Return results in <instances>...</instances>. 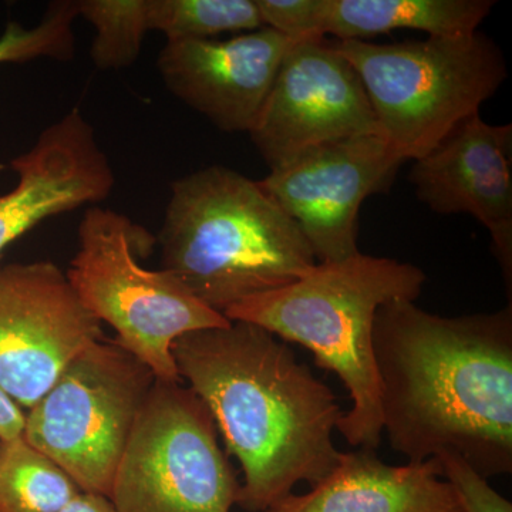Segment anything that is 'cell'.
I'll use <instances>...</instances> for the list:
<instances>
[{"instance_id":"1","label":"cell","mask_w":512,"mask_h":512,"mask_svg":"<svg viewBox=\"0 0 512 512\" xmlns=\"http://www.w3.org/2000/svg\"><path fill=\"white\" fill-rule=\"evenodd\" d=\"M383 431L409 463L448 451L484 478L512 473V305L434 315L387 303L373 325Z\"/></svg>"},{"instance_id":"2","label":"cell","mask_w":512,"mask_h":512,"mask_svg":"<svg viewBox=\"0 0 512 512\" xmlns=\"http://www.w3.org/2000/svg\"><path fill=\"white\" fill-rule=\"evenodd\" d=\"M181 379L212 414L242 467L237 505L265 512L336 467L333 433L343 417L332 389L288 343L248 322L195 330L171 346Z\"/></svg>"},{"instance_id":"3","label":"cell","mask_w":512,"mask_h":512,"mask_svg":"<svg viewBox=\"0 0 512 512\" xmlns=\"http://www.w3.org/2000/svg\"><path fill=\"white\" fill-rule=\"evenodd\" d=\"M158 244L161 269L222 315L318 264L301 229L258 181L225 165L174 181Z\"/></svg>"},{"instance_id":"4","label":"cell","mask_w":512,"mask_h":512,"mask_svg":"<svg viewBox=\"0 0 512 512\" xmlns=\"http://www.w3.org/2000/svg\"><path fill=\"white\" fill-rule=\"evenodd\" d=\"M426 281L419 266L359 252L318 262L298 281L245 299L224 316L298 343L320 369L335 373L352 399L339 433L350 446L375 451L383 434L373 350L376 312L387 303L416 302Z\"/></svg>"},{"instance_id":"5","label":"cell","mask_w":512,"mask_h":512,"mask_svg":"<svg viewBox=\"0 0 512 512\" xmlns=\"http://www.w3.org/2000/svg\"><path fill=\"white\" fill-rule=\"evenodd\" d=\"M335 45L362 80L380 136L403 161L426 156L480 114L508 77L500 47L478 30L387 45Z\"/></svg>"},{"instance_id":"6","label":"cell","mask_w":512,"mask_h":512,"mask_svg":"<svg viewBox=\"0 0 512 512\" xmlns=\"http://www.w3.org/2000/svg\"><path fill=\"white\" fill-rule=\"evenodd\" d=\"M156 239L110 208L92 207L79 225V251L66 272L83 305L116 330L117 343L161 382H181L171 346L185 335L231 320L198 301L165 269L138 262Z\"/></svg>"},{"instance_id":"7","label":"cell","mask_w":512,"mask_h":512,"mask_svg":"<svg viewBox=\"0 0 512 512\" xmlns=\"http://www.w3.org/2000/svg\"><path fill=\"white\" fill-rule=\"evenodd\" d=\"M156 376L103 338L63 370L25 414L22 436L83 493L110 498L124 450Z\"/></svg>"},{"instance_id":"8","label":"cell","mask_w":512,"mask_h":512,"mask_svg":"<svg viewBox=\"0 0 512 512\" xmlns=\"http://www.w3.org/2000/svg\"><path fill=\"white\" fill-rule=\"evenodd\" d=\"M239 488L208 407L181 382L156 380L114 477V510L231 512Z\"/></svg>"},{"instance_id":"9","label":"cell","mask_w":512,"mask_h":512,"mask_svg":"<svg viewBox=\"0 0 512 512\" xmlns=\"http://www.w3.org/2000/svg\"><path fill=\"white\" fill-rule=\"evenodd\" d=\"M104 338L101 322L50 261L0 268V389L35 406L80 353Z\"/></svg>"},{"instance_id":"10","label":"cell","mask_w":512,"mask_h":512,"mask_svg":"<svg viewBox=\"0 0 512 512\" xmlns=\"http://www.w3.org/2000/svg\"><path fill=\"white\" fill-rule=\"evenodd\" d=\"M372 134L379 127L359 74L323 36L296 40L249 131L269 170L311 148Z\"/></svg>"},{"instance_id":"11","label":"cell","mask_w":512,"mask_h":512,"mask_svg":"<svg viewBox=\"0 0 512 512\" xmlns=\"http://www.w3.org/2000/svg\"><path fill=\"white\" fill-rule=\"evenodd\" d=\"M403 163L380 134H372L311 148L258 184L298 225L316 261H342L360 252L363 202L389 190Z\"/></svg>"},{"instance_id":"12","label":"cell","mask_w":512,"mask_h":512,"mask_svg":"<svg viewBox=\"0 0 512 512\" xmlns=\"http://www.w3.org/2000/svg\"><path fill=\"white\" fill-rule=\"evenodd\" d=\"M512 126L480 114L454 128L426 156L414 160L409 180L416 197L437 214H467L491 235L511 302Z\"/></svg>"},{"instance_id":"13","label":"cell","mask_w":512,"mask_h":512,"mask_svg":"<svg viewBox=\"0 0 512 512\" xmlns=\"http://www.w3.org/2000/svg\"><path fill=\"white\" fill-rule=\"evenodd\" d=\"M296 40L264 26L227 40L167 42L158 72L178 100L215 127L249 134Z\"/></svg>"},{"instance_id":"14","label":"cell","mask_w":512,"mask_h":512,"mask_svg":"<svg viewBox=\"0 0 512 512\" xmlns=\"http://www.w3.org/2000/svg\"><path fill=\"white\" fill-rule=\"evenodd\" d=\"M10 167L18 184L0 195V256L47 218L106 200L116 184L109 157L79 109L50 124Z\"/></svg>"},{"instance_id":"15","label":"cell","mask_w":512,"mask_h":512,"mask_svg":"<svg viewBox=\"0 0 512 512\" xmlns=\"http://www.w3.org/2000/svg\"><path fill=\"white\" fill-rule=\"evenodd\" d=\"M265 512H466L436 458L389 466L375 451L342 453L328 477Z\"/></svg>"},{"instance_id":"16","label":"cell","mask_w":512,"mask_h":512,"mask_svg":"<svg viewBox=\"0 0 512 512\" xmlns=\"http://www.w3.org/2000/svg\"><path fill=\"white\" fill-rule=\"evenodd\" d=\"M494 6V0H289L279 22L288 36L332 35L338 42L406 29L461 36L477 32Z\"/></svg>"},{"instance_id":"17","label":"cell","mask_w":512,"mask_h":512,"mask_svg":"<svg viewBox=\"0 0 512 512\" xmlns=\"http://www.w3.org/2000/svg\"><path fill=\"white\" fill-rule=\"evenodd\" d=\"M80 493L25 437L0 441V512H60Z\"/></svg>"},{"instance_id":"18","label":"cell","mask_w":512,"mask_h":512,"mask_svg":"<svg viewBox=\"0 0 512 512\" xmlns=\"http://www.w3.org/2000/svg\"><path fill=\"white\" fill-rule=\"evenodd\" d=\"M148 28L167 42L264 28L256 0H148Z\"/></svg>"},{"instance_id":"19","label":"cell","mask_w":512,"mask_h":512,"mask_svg":"<svg viewBox=\"0 0 512 512\" xmlns=\"http://www.w3.org/2000/svg\"><path fill=\"white\" fill-rule=\"evenodd\" d=\"M77 15L96 29L90 56L101 70L136 63L148 28V0H79Z\"/></svg>"},{"instance_id":"20","label":"cell","mask_w":512,"mask_h":512,"mask_svg":"<svg viewBox=\"0 0 512 512\" xmlns=\"http://www.w3.org/2000/svg\"><path fill=\"white\" fill-rule=\"evenodd\" d=\"M77 18L74 0H57L47 6L42 20L33 28L9 22L0 35V64L36 59L69 62L76 50L73 25ZM3 170L5 167L0 164V173Z\"/></svg>"},{"instance_id":"21","label":"cell","mask_w":512,"mask_h":512,"mask_svg":"<svg viewBox=\"0 0 512 512\" xmlns=\"http://www.w3.org/2000/svg\"><path fill=\"white\" fill-rule=\"evenodd\" d=\"M434 458L440 463L443 477L456 491L464 511L512 512L511 501L497 493L487 478L478 474L463 457L443 451Z\"/></svg>"},{"instance_id":"22","label":"cell","mask_w":512,"mask_h":512,"mask_svg":"<svg viewBox=\"0 0 512 512\" xmlns=\"http://www.w3.org/2000/svg\"><path fill=\"white\" fill-rule=\"evenodd\" d=\"M25 413L18 404L0 389V441L22 436Z\"/></svg>"},{"instance_id":"23","label":"cell","mask_w":512,"mask_h":512,"mask_svg":"<svg viewBox=\"0 0 512 512\" xmlns=\"http://www.w3.org/2000/svg\"><path fill=\"white\" fill-rule=\"evenodd\" d=\"M60 512H116L109 498L100 494L80 493Z\"/></svg>"}]
</instances>
